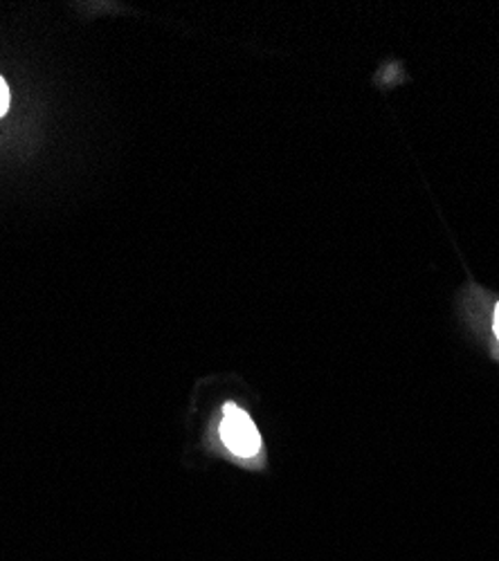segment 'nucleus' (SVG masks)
<instances>
[{
    "mask_svg": "<svg viewBox=\"0 0 499 561\" xmlns=\"http://www.w3.org/2000/svg\"><path fill=\"white\" fill-rule=\"evenodd\" d=\"M225 415L220 423V438L233 454L241 458L257 456L261 449V436L246 411H241L237 404H225Z\"/></svg>",
    "mask_w": 499,
    "mask_h": 561,
    "instance_id": "f257e3e1",
    "label": "nucleus"
},
{
    "mask_svg": "<svg viewBox=\"0 0 499 561\" xmlns=\"http://www.w3.org/2000/svg\"><path fill=\"white\" fill-rule=\"evenodd\" d=\"M10 108V88L5 83V79L0 77V117H3Z\"/></svg>",
    "mask_w": 499,
    "mask_h": 561,
    "instance_id": "f03ea898",
    "label": "nucleus"
},
{
    "mask_svg": "<svg viewBox=\"0 0 499 561\" xmlns=\"http://www.w3.org/2000/svg\"><path fill=\"white\" fill-rule=\"evenodd\" d=\"M492 329H495V335H497V340H499V304H497V308H495V319H492Z\"/></svg>",
    "mask_w": 499,
    "mask_h": 561,
    "instance_id": "7ed1b4c3",
    "label": "nucleus"
}]
</instances>
